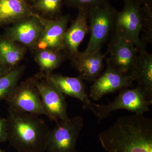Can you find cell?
<instances>
[{"instance_id": "19", "label": "cell", "mask_w": 152, "mask_h": 152, "mask_svg": "<svg viewBox=\"0 0 152 152\" xmlns=\"http://www.w3.org/2000/svg\"><path fill=\"white\" fill-rule=\"evenodd\" d=\"M34 52V59L40 69L46 75L53 73L59 68L68 56L64 51L45 50Z\"/></svg>"}, {"instance_id": "13", "label": "cell", "mask_w": 152, "mask_h": 152, "mask_svg": "<svg viewBox=\"0 0 152 152\" xmlns=\"http://www.w3.org/2000/svg\"><path fill=\"white\" fill-rule=\"evenodd\" d=\"M107 55V52L103 53L101 50L88 53L79 51L71 60V64L83 80L93 82L102 73Z\"/></svg>"}, {"instance_id": "22", "label": "cell", "mask_w": 152, "mask_h": 152, "mask_svg": "<svg viewBox=\"0 0 152 152\" xmlns=\"http://www.w3.org/2000/svg\"><path fill=\"white\" fill-rule=\"evenodd\" d=\"M63 4L70 7L89 9L95 7H103L110 4L108 0H63Z\"/></svg>"}, {"instance_id": "7", "label": "cell", "mask_w": 152, "mask_h": 152, "mask_svg": "<svg viewBox=\"0 0 152 152\" xmlns=\"http://www.w3.org/2000/svg\"><path fill=\"white\" fill-rule=\"evenodd\" d=\"M108 43L106 64L117 71L130 75L135 61L138 51L134 44L114 28Z\"/></svg>"}, {"instance_id": "3", "label": "cell", "mask_w": 152, "mask_h": 152, "mask_svg": "<svg viewBox=\"0 0 152 152\" xmlns=\"http://www.w3.org/2000/svg\"><path fill=\"white\" fill-rule=\"evenodd\" d=\"M122 10L117 11L115 28L133 43L138 52L146 50V44L140 35L145 33L146 41L151 42L152 38V6L127 0L124 1Z\"/></svg>"}, {"instance_id": "4", "label": "cell", "mask_w": 152, "mask_h": 152, "mask_svg": "<svg viewBox=\"0 0 152 152\" xmlns=\"http://www.w3.org/2000/svg\"><path fill=\"white\" fill-rule=\"evenodd\" d=\"M109 4L103 7H95L88 9V23L90 37L84 52L100 50L108 40L115 28L117 12Z\"/></svg>"}, {"instance_id": "11", "label": "cell", "mask_w": 152, "mask_h": 152, "mask_svg": "<svg viewBox=\"0 0 152 152\" xmlns=\"http://www.w3.org/2000/svg\"><path fill=\"white\" fill-rule=\"evenodd\" d=\"M5 29L4 35L31 50L35 45L43 29L42 17H26Z\"/></svg>"}, {"instance_id": "5", "label": "cell", "mask_w": 152, "mask_h": 152, "mask_svg": "<svg viewBox=\"0 0 152 152\" xmlns=\"http://www.w3.org/2000/svg\"><path fill=\"white\" fill-rule=\"evenodd\" d=\"M119 91L118 95L114 101L109 102L107 104L94 103L93 113L97 117L99 122L117 110H126L140 115L149 111L152 102L141 87L137 86L133 89L124 88Z\"/></svg>"}, {"instance_id": "9", "label": "cell", "mask_w": 152, "mask_h": 152, "mask_svg": "<svg viewBox=\"0 0 152 152\" xmlns=\"http://www.w3.org/2000/svg\"><path fill=\"white\" fill-rule=\"evenodd\" d=\"M33 77L44 108L50 115L51 120L57 122L59 120H68V104L62 93L42 72Z\"/></svg>"}, {"instance_id": "17", "label": "cell", "mask_w": 152, "mask_h": 152, "mask_svg": "<svg viewBox=\"0 0 152 152\" xmlns=\"http://www.w3.org/2000/svg\"><path fill=\"white\" fill-rule=\"evenodd\" d=\"M38 15L24 0H0V28L26 17Z\"/></svg>"}, {"instance_id": "2", "label": "cell", "mask_w": 152, "mask_h": 152, "mask_svg": "<svg viewBox=\"0 0 152 152\" xmlns=\"http://www.w3.org/2000/svg\"><path fill=\"white\" fill-rule=\"evenodd\" d=\"M7 141L17 152H44L50 129L37 115L8 109Z\"/></svg>"}, {"instance_id": "10", "label": "cell", "mask_w": 152, "mask_h": 152, "mask_svg": "<svg viewBox=\"0 0 152 152\" xmlns=\"http://www.w3.org/2000/svg\"><path fill=\"white\" fill-rule=\"evenodd\" d=\"M70 15H66L54 19L42 18L43 29L33 51L51 50L64 51V37Z\"/></svg>"}, {"instance_id": "23", "label": "cell", "mask_w": 152, "mask_h": 152, "mask_svg": "<svg viewBox=\"0 0 152 152\" xmlns=\"http://www.w3.org/2000/svg\"><path fill=\"white\" fill-rule=\"evenodd\" d=\"M7 141V118L0 117V143Z\"/></svg>"}, {"instance_id": "20", "label": "cell", "mask_w": 152, "mask_h": 152, "mask_svg": "<svg viewBox=\"0 0 152 152\" xmlns=\"http://www.w3.org/2000/svg\"><path fill=\"white\" fill-rule=\"evenodd\" d=\"M26 67L19 65L0 76V102L6 100L16 89Z\"/></svg>"}, {"instance_id": "8", "label": "cell", "mask_w": 152, "mask_h": 152, "mask_svg": "<svg viewBox=\"0 0 152 152\" xmlns=\"http://www.w3.org/2000/svg\"><path fill=\"white\" fill-rule=\"evenodd\" d=\"M5 101L8 109L38 116L43 115L51 120L50 115L44 108L33 77L20 83Z\"/></svg>"}, {"instance_id": "24", "label": "cell", "mask_w": 152, "mask_h": 152, "mask_svg": "<svg viewBox=\"0 0 152 152\" xmlns=\"http://www.w3.org/2000/svg\"><path fill=\"white\" fill-rule=\"evenodd\" d=\"M123 1L127 0H121ZM130 1H134L136 2L139 3L142 5H148L152 6V0H130Z\"/></svg>"}, {"instance_id": "15", "label": "cell", "mask_w": 152, "mask_h": 152, "mask_svg": "<svg viewBox=\"0 0 152 152\" xmlns=\"http://www.w3.org/2000/svg\"><path fill=\"white\" fill-rule=\"evenodd\" d=\"M89 32L88 25V9H80L77 18L72 20L64 37V51L71 60L79 51V47Z\"/></svg>"}, {"instance_id": "26", "label": "cell", "mask_w": 152, "mask_h": 152, "mask_svg": "<svg viewBox=\"0 0 152 152\" xmlns=\"http://www.w3.org/2000/svg\"><path fill=\"white\" fill-rule=\"evenodd\" d=\"M24 1H26V2H27L28 4H29L31 5L36 0H24Z\"/></svg>"}, {"instance_id": "12", "label": "cell", "mask_w": 152, "mask_h": 152, "mask_svg": "<svg viewBox=\"0 0 152 152\" xmlns=\"http://www.w3.org/2000/svg\"><path fill=\"white\" fill-rule=\"evenodd\" d=\"M133 82L131 76L122 73L106 64L104 71L90 87L89 97L97 101L106 95L131 86Z\"/></svg>"}, {"instance_id": "21", "label": "cell", "mask_w": 152, "mask_h": 152, "mask_svg": "<svg viewBox=\"0 0 152 152\" xmlns=\"http://www.w3.org/2000/svg\"><path fill=\"white\" fill-rule=\"evenodd\" d=\"M63 4V0H36L31 6L34 12L40 16L54 19L62 15Z\"/></svg>"}, {"instance_id": "1", "label": "cell", "mask_w": 152, "mask_h": 152, "mask_svg": "<svg viewBox=\"0 0 152 152\" xmlns=\"http://www.w3.org/2000/svg\"><path fill=\"white\" fill-rule=\"evenodd\" d=\"M99 138L107 152H152V120L135 114L123 116Z\"/></svg>"}, {"instance_id": "27", "label": "cell", "mask_w": 152, "mask_h": 152, "mask_svg": "<svg viewBox=\"0 0 152 152\" xmlns=\"http://www.w3.org/2000/svg\"><path fill=\"white\" fill-rule=\"evenodd\" d=\"M0 152H6L5 151H4V150L2 149L1 148H0Z\"/></svg>"}, {"instance_id": "18", "label": "cell", "mask_w": 152, "mask_h": 152, "mask_svg": "<svg viewBox=\"0 0 152 152\" xmlns=\"http://www.w3.org/2000/svg\"><path fill=\"white\" fill-rule=\"evenodd\" d=\"M27 50L26 47L4 34L0 35V63L9 69H12L19 66Z\"/></svg>"}, {"instance_id": "6", "label": "cell", "mask_w": 152, "mask_h": 152, "mask_svg": "<svg viewBox=\"0 0 152 152\" xmlns=\"http://www.w3.org/2000/svg\"><path fill=\"white\" fill-rule=\"evenodd\" d=\"M50 130L46 152H76V145L84 126L83 119L76 116L65 121H58Z\"/></svg>"}, {"instance_id": "16", "label": "cell", "mask_w": 152, "mask_h": 152, "mask_svg": "<svg viewBox=\"0 0 152 152\" xmlns=\"http://www.w3.org/2000/svg\"><path fill=\"white\" fill-rule=\"evenodd\" d=\"M130 76L146 93L152 102V55L147 50L138 52Z\"/></svg>"}, {"instance_id": "25", "label": "cell", "mask_w": 152, "mask_h": 152, "mask_svg": "<svg viewBox=\"0 0 152 152\" xmlns=\"http://www.w3.org/2000/svg\"><path fill=\"white\" fill-rule=\"evenodd\" d=\"M10 70H11V69H9L5 66L3 65L0 63V76L6 74Z\"/></svg>"}, {"instance_id": "14", "label": "cell", "mask_w": 152, "mask_h": 152, "mask_svg": "<svg viewBox=\"0 0 152 152\" xmlns=\"http://www.w3.org/2000/svg\"><path fill=\"white\" fill-rule=\"evenodd\" d=\"M45 75L63 94L80 100L83 103V109L94 111V103L90 100L86 92L83 80L80 76L70 77L53 73Z\"/></svg>"}]
</instances>
